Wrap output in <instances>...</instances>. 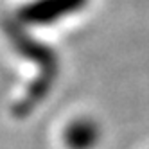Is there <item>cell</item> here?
Here are the masks:
<instances>
[{
    "instance_id": "1",
    "label": "cell",
    "mask_w": 149,
    "mask_h": 149,
    "mask_svg": "<svg viewBox=\"0 0 149 149\" xmlns=\"http://www.w3.org/2000/svg\"><path fill=\"white\" fill-rule=\"evenodd\" d=\"M101 130L92 119H77L67 126L63 142L67 149H93L99 144Z\"/></svg>"
}]
</instances>
